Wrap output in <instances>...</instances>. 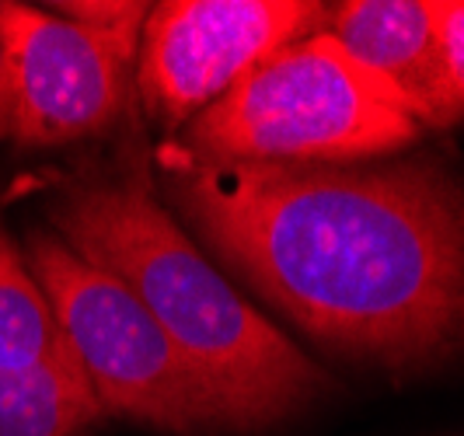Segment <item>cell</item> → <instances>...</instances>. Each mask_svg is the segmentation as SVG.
Here are the masks:
<instances>
[{
	"label": "cell",
	"mask_w": 464,
	"mask_h": 436,
	"mask_svg": "<svg viewBox=\"0 0 464 436\" xmlns=\"http://www.w3.org/2000/svg\"><path fill=\"white\" fill-rule=\"evenodd\" d=\"M70 345L39 279L0 228V370H28L67 356Z\"/></svg>",
	"instance_id": "9c48e42d"
},
{
	"label": "cell",
	"mask_w": 464,
	"mask_h": 436,
	"mask_svg": "<svg viewBox=\"0 0 464 436\" xmlns=\"http://www.w3.org/2000/svg\"><path fill=\"white\" fill-rule=\"evenodd\" d=\"M14 112H18V81H14V60L0 35V140L14 133Z\"/></svg>",
	"instance_id": "8fae6325"
},
{
	"label": "cell",
	"mask_w": 464,
	"mask_h": 436,
	"mask_svg": "<svg viewBox=\"0 0 464 436\" xmlns=\"http://www.w3.org/2000/svg\"><path fill=\"white\" fill-rule=\"evenodd\" d=\"M419 137L401 94L318 28L245 73L182 126L175 147L196 161L360 164Z\"/></svg>",
	"instance_id": "3957f363"
},
{
	"label": "cell",
	"mask_w": 464,
	"mask_h": 436,
	"mask_svg": "<svg viewBox=\"0 0 464 436\" xmlns=\"http://www.w3.org/2000/svg\"><path fill=\"white\" fill-rule=\"evenodd\" d=\"M322 32L392 84L422 130L458 126L433 35V0H346L325 7Z\"/></svg>",
	"instance_id": "52a82bcc"
},
{
	"label": "cell",
	"mask_w": 464,
	"mask_h": 436,
	"mask_svg": "<svg viewBox=\"0 0 464 436\" xmlns=\"http://www.w3.org/2000/svg\"><path fill=\"white\" fill-rule=\"evenodd\" d=\"M325 4L307 0H164L150 4L137 56V94L150 122L182 130L269 60L318 32Z\"/></svg>",
	"instance_id": "8992f818"
},
{
	"label": "cell",
	"mask_w": 464,
	"mask_h": 436,
	"mask_svg": "<svg viewBox=\"0 0 464 436\" xmlns=\"http://www.w3.org/2000/svg\"><path fill=\"white\" fill-rule=\"evenodd\" d=\"M53 234L119 283L168 332L231 433H266L328 394L332 381L213 266L158 196L143 147L84 164L46 199Z\"/></svg>",
	"instance_id": "7a4b0ae2"
},
{
	"label": "cell",
	"mask_w": 464,
	"mask_h": 436,
	"mask_svg": "<svg viewBox=\"0 0 464 436\" xmlns=\"http://www.w3.org/2000/svg\"><path fill=\"white\" fill-rule=\"evenodd\" d=\"M150 4L73 0L0 4V35L14 60L22 150L63 147L112 130L137 92V56Z\"/></svg>",
	"instance_id": "5b68a950"
},
{
	"label": "cell",
	"mask_w": 464,
	"mask_h": 436,
	"mask_svg": "<svg viewBox=\"0 0 464 436\" xmlns=\"http://www.w3.org/2000/svg\"><path fill=\"white\" fill-rule=\"evenodd\" d=\"M433 35L440 49L443 84L450 109L464 119V0H433Z\"/></svg>",
	"instance_id": "30bf717a"
},
{
	"label": "cell",
	"mask_w": 464,
	"mask_h": 436,
	"mask_svg": "<svg viewBox=\"0 0 464 436\" xmlns=\"http://www.w3.org/2000/svg\"><path fill=\"white\" fill-rule=\"evenodd\" d=\"M105 419L73 353L28 370H0V436H84Z\"/></svg>",
	"instance_id": "ba28073f"
},
{
	"label": "cell",
	"mask_w": 464,
	"mask_h": 436,
	"mask_svg": "<svg viewBox=\"0 0 464 436\" xmlns=\"http://www.w3.org/2000/svg\"><path fill=\"white\" fill-rule=\"evenodd\" d=\"M24 262L105 415L168 436L231 433L203 377L116 276L88 266L46 230L28 234Z\"/></svg>",
	"instance_id": "277c9868"
},
{
	"label": "cell",
	"mask_w": 464,
	"mask_h": 436,
	"mask_svg": "<svg viewBox=\"0 0 464 436\" xmlns=\"http://www.w3.org/2000/svg\"><path fill=\"white\" fill-rule=\"evenodd\" d=\"M168 207L307 339L384 370L464 356V179L440 161L237 164L158 154Z\"/></svg>",
	"instance_id": "6da1fadb"
}]
</instances>
